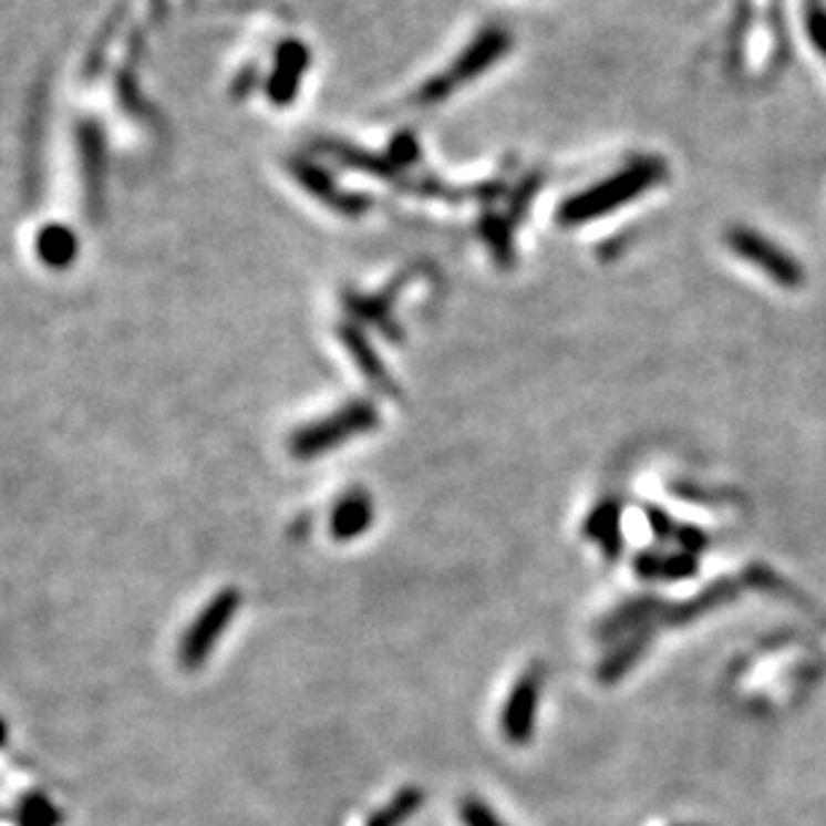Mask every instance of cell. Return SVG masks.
Instances as JSON below:
<instances>
[{
    "instance_id": "obj_1",
    "label": "cell",
    "mask_w": 826,
    "mask_h": 826,
    "mask_svg": "<svg viewBox=\"0 0 826 826\" xmlns=\"http://www.w3.org/2000/svg\"><path fill=\"white\" fill-rule=\"evenodd\" d=\"M665 173H669V169H665V164L660 162V158H641L637 164H628L620 173L601 180L599 186L582 190V194L564 202L561 209H558V224L580 226L590 218L615 213L618 207L628 205V202L644 194L647 188L658 186L665 177Z\"/></svg>"
},
{
    "instance_id": "obj_2",
    "label": "cell",
    "mask_w": 826,
    "mask_h": 826,
    "mask_svg": "<svg viewBox=\"0 0 826 826\" xmlns=\"http://www.w3.org/2000/svg\"><path fill=\"white\" fill-rule=\"evenodd\" d=\"M507 49H510V33L505 28H488L486 33H481L469 43L446 73L435 75V79L424 84L422 92H419V103H443L456 86H465L467 81L478 79L483 70L492 68L499 56H505Z\"/></svg>"
},
{
    "instance_id": "obj_3",
    "label": "cell",
    "mask_w": 826,
    "mask_h": 826,
    "mask_svg": "<svg viewBox=\"0 0 826 826\" xmlns=\"http://www.w3.org/2000/svg\"><path fill=\"white\" fill-rule=\"evenodd\" d=\"M239 603L241 596L237 588H226L218 596H213V601L202 609L199 618L190 622L186 637L177 644V660L183 663V669L196 671L207 663L215 644L228 631L231 620L237 618Z\"/></svg>"
},
{
    "instance_id": "obj_4",
    "label": "cell",
    "mask_w": 826,
    "mask_h": 826,
    "mask_svg": "<svg viewBox=\"0 0 826 826\" xmlns=\"http://www.w3.org/2000/svg\"><path fill=\"white\" fill-rule=\"evenodd\" d=\"M371 427H376V411L371 405H344V409L330 413V416L320 419V422L298 430L293 441H290V451H293L298 460H311V456L326 454V451L341 446L349 437L360 435V432Z\"/></svg>"
},
{
    "instance_id": "obj_5",
    "label": "cell",
    "mask_w": 826,
    "mask_h": 826,
    "mask_svg": "<svg viewBox=\"0 0 826 826\" xmlns=\"http://www.w3.org/2000/svg\"><path fill=\"white\" fill-rule=\"evenodd\" d=\"M727 245L735 256L754 264L757 269L765 271L773 282L784 285V288H797L805 279V271L799 269V264L789 256V252L775 247L771 239L752 231V228H733V231L727 234Z\"/></svg>"
},
{
    "instance_id": "obj_6",
    "label": "cell",
    "mask_w": 826,
    "mask_h": 826,
    "mask_svg": "<svg viewBox=\"0 0 826 826\" xmlns=\"http://www.w3.org/2000/svg\"><path fill=\"white\" fill-rule=\"evenodd\" d=\"M539 703V673L529 671L526 677L518 679L507 698L505 714H502V730H505L507 741L526 743L534 730V716H537Z\"/></svg>"
},
{
    "instance_id": "obj_7",
    "label": "cell",
    "mask_w": 826,
    "mask_h": 826,
    "mask_svg": "<svg viewBox=\"0 0 826 826\" xmlns=\"http://www.w3.org/2000/svg\"><path fill=\"white\" fill-rule=\"evenodd\" d=\"M307 65H309V54H307V49L301 47V43L290 41V43H285L282 49H279L277 73H275V79H271V86H269L271 100H275L277 105L293 103L298 81H301V75H303V70H307Z\"/></svg>"
},
{
    "instance_id": "obj_8",
    "label": "cell",
    "mask_w": 826,
    "mask_h": 826,
    "mask_svg": "<svg viewBox=\"0 0 826 826\" xmlns=\"http://www.w3.org/2000/svg\"><path fill=\"white\" fill-rule=\"evenodd\" d=\"M373 520V502L362 492L347 494L344 499L335 505L333 516H330V531L335 539H354L371 526Z\"/></svg>"
},
{
    "instance_id": "obj_9",
    "label": "cell",
    "mask_w": 826,
    "mask_h": 826,
    "mask_svg": "<svg viewBox=\"0 0 826 826\" xmlns=\"http://www.w3.org/2000/svg\"><path fill=\"white\" fill-rule=\"evenodd\" d=\"M293 173L298 177V183L307 190H311L317 199L326 202V205L341 209V213L347 215H358L365 209V199H362V196L341 194V190L328 180L326 173H320V169L311 167V164H293Z\"/></svg>"
},
{
    "instance_id": "obj_10",
    "label": "cell",
    "mask_w": 826,
    "mask_h": 826,
    "mask_svg": "<svg viewBox=\"0 0 826 826\" xmlns=\"http://www.w3.org/2000/svg\"><path fill=\"white\" fill-rule=\"evenodd\" d=\"M75 252H79V241H75V234H70L68 228L49 226L38 237V256H41L49 269H65L70 260H75Z\"/></svg>"
},
{
    "instance_id": "obj_11",
    "label": "cell",
    "mask_w": 826,
    "mask_h": 826,
    "mask_svg": "<svg viewBox=\"0 0 826 826\" xmlns=\"http://www.w3.org/2000/svg\"><path fill=\"white\" fill-rule=\"evenodd\" d=\"M341 339H344L347 347L354 352V360L360 362L362 373H365V376L371 379V381H376V384H386L384 368H381V362L376 358H373V352H368V347H365V341H362V335L354 333V330L344 328V330H341Z\"/></svg>"
},
{
    "instance_id": "obj_12",
    "label": "cell",
    "mask_w": 826,
    "mask_h": 826,
    "mask_svg": "<svg viewBox=\"0 0 826 826\" xmlns=\"http://www.w3.org/2000/svg\"><path fill=\"white\" fill-rule=\"evenodd\" d=\"M803 9L810 43L826 60V0H803Z\"/></svg>"
},
{
    "instance_id": "obj_13",
    "label": "cell",
    "mask_w": 826,
    "mask_h": 826,
    "mask_svg": "<svg viewBox=\"0 0 826 826\" xmlns=\"http://www.w3.org/2000/svg\"><path fill=\"white\" fill-rule=\"evenodd\" d=\"M618 510L615 507H603L601 513H596L593 520H590V534L593 537H599L603 543V550L609 553V556H615L618 553Z\"/></svg>"
},
{
    "instance_id": "obj_14",
    "label": "cell",
    "mask_w": 826,
    "mask_h": 826,
    "mask_svg": "<svg viewBox=\"0 0 826 826\" xmlns=\"http://www.w3.org/2000/svg\"><path fill=\"white\" fill-rule=\"evenodd\" d=\"M416 805H419L416 794H405V797L395 799V803H392L384 813H379V816L371 822V826H395L400 818L409 816V813L416 808Z\"/></svg>"
},
{
    "instance_id": "obj_15",
    "label": "cell",
    "mask_w": 826,
    "mask_h": 826,
    "mask_svg": "<svg viewBox=\"0 0 826 826\" xmlns=\"http://www.w3.org/2000/svg\"><path fill=\"white\" fill-rule=\"evenodd\" d=\"M462 818H465V826H505L486 805L478 803V799H467V803L462 805Z\"/></svg>"
},
{
    "instance_id": "obj_16",
    "label": "cell",
    "mask_w": 826,
    "mask_h": 826,
    "mask_svg": "<svg viewBox=\"0 0 826 826\" xmlns=\"http://www.w3.org/2000/svg\"><path fill=\"white\" fill-rule=\"evenodd\" d=\"M6 735H9V727H6V722L0 720V746H3V743H6Z\"/></svg>"
}]
</instances>
